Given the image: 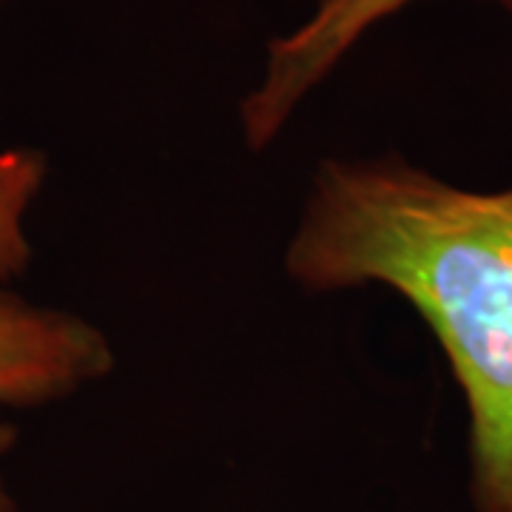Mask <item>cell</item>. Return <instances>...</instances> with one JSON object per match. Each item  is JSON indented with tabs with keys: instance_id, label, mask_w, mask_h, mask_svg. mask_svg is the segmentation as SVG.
Segmentation results:
<instances>
[{
	"instance_id": "cell-1",
	"label": "cell",
	"mask_w": 512,
	"mask_h": 512,
	"mask_svg": "<svg viewBox=\"0 0 512 512\" xmlns=\"http://www.w3.org/2000/svg\"><path fill=\"white\" fill-rule=\"evenodd\" d=\"M299 288L384 285L447 356L470 416L478 512H512V188L467 191L404 163L325 160L285 251Z\"/></svg>"
},
{
	"instance_id": "cell-3",
	"label": "cell",
	"mask_w": 512,
	"mask_h": 512,
	"mask_svg": "<svg viewBox=\"0 0 512 512\" xmlns=\"http://www.w3.org/2000/svg\"><path fill=\"white\" fill-rule=\"evenodd\" d=\"M109 339L86 319L0 293V404L40 407L106 376Z\"/></svg>"
},
{
	"instance_id": "cell-4",
	"label": "cell",
	"mask_w": 512,
	"mask_h": 512,
	"mask_svg": "<svg viewBox=\"0 0 512 512\" xmlns=\"http://www.w3.org/2000/svg\"><path fill=\"white\" fill-rule=\"evenodd\" d=\"M46 180V157L32 148H12L0 154V293L18 279L32 245L23 234V217Z\"/></svg>"
},
{
	"instance_id": "cell-6",
	"label": "cell",
	"mask_w": 512,
	"mask_h": 512,
	"mask_svg": "<svg viewBox=\"0 0 512 512\" xmlns=\"http://www.w3.org/2000/svg\"><path fill=\"white\" fill-rule=\"evenodd\" d=\"M0 3H3V0H0Z\"/></svg>"
},
{
	"instance_id": "cell-2",
	"label": "cell",
	"mask_w": 512,
	"mask_h": 512,
	"mask_svg": "<svg viewBox=\"0 0 512 512\" xmlns=\"http://www.w3.org/2000/svg\"><path fill=\"white\" fill-rule=\"evenodd\" d=\"M413 0H313L293 32L268 43L265 69L239 106L242 140L251 151L274 143L299 103L328 77L362 37ZM512 15V0H490Z\"/></svg>"
},
{
	"instance_id": "cell-5",
	"label": "cell",
	"mask_w": 512,
	"mask_h": 512,
	"mask_svg": "<svg viewBox=\"0 0 512 512\" xmlns=\"http://www.w3.org/2000/svg\"><path fill=\"white\" fill-rule=\"evenodd\" d=\"M12 444H15V427L0 419V461L12 450ZM0 512H15V501H12V495L3 484V473H0Z\"/></svg>"
}]
</instances>
